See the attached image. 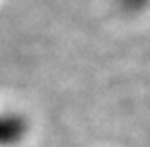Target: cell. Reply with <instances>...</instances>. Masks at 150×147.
I'll return each instance as SVG.
<instances>
[{"label": "cell", "mask_w": 150, "mask_h": 147, "mask_svg": "<svg viewBox=\"0 0 150 147\" xmlns=\"http://www.w3.org/2000/svg\"><path fill=\"white\" fill-rule=\"evenodd\" d=\"M110 4L120 14L132 16V14H140L142 10H146L150 6V0H110Z\"/></svg>", "instance_id": "cell-2"}, {"label": "cell", "mask_w": 150, "mask_h": 147, "mask_svg": "<svg viewBox=\"0 0 150 147\" xmlns=\"http://www.w3.org/2000/svg\"><path fill=\"white\" fill-rule=\"evenodd\" d=\"M30 133L26 113L0 103V147H20Z\"/></svg>", "instance_id": "cell-1"}]
</instances>
